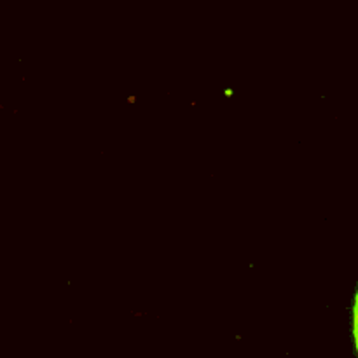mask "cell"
<instances>
[{
  "mask_svg": "<svg viewBox=\"0 0 358 358\" xmlns=\"http://www.w3.org/2000/svg\"><path fill=\"white\" fill-rule=\"evenodd\" d=\"M353 336H355V345L358 352V292L355 297V306H353Z\"/></svg>",
  "mask_w": 358,
  "mask_h": 358,
  "instance_id": "1",
  "label": "cell"
}]
</instances>
